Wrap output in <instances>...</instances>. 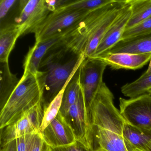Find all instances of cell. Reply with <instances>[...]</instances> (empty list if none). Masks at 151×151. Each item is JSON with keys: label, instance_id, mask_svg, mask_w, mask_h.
<instances>
[{"label": "cell", "instance_id": "cell-16", "mask_svg": "<svg viewBox=\"0 0 151 151\" xmlns=\"http://www.w3.org/2000/svg\"><path fill=\"white\" fill-rule=\"evenodd\" d=\"M105 53H125L132 54L151 53V34L121 40Z\"/></svg>", "mask_w": 151, "mask_h": 151}, {"label": "cell", "instance_id": "cell-12", "mask_svg": "<svg viewBox=\"0 0 151 151\" xmlns=\"http://www.w3.org/2000/svg\"><path fill=\"white\" fill-rule=\"evenodd\" d=\"M131 15L130 5L127 3L120 14L109 27L99 44L94 54L90 58H95L106 52L122 40Z\"/></svg>", "mask_w": 151, "mask_h": 151}, {"label": "cell", "instance_id": "cell-23", "mask_svg": "<svg viewBox=\"0 0 151 151\" xmlns=\"http://www.w3.org/2000/svg\"><path fill=\"white\" fill-rule=\"evenodd\" d=\"M17 151H52L41 137L40 132L17 139Z\"/></svg>", "mask_w": 151, "mask_h": 151}, {"label": "cell", "instance_id": "cell-5", "mask_svg": "<svg viewBox=\"0 0 151 151\" xmlns=\"http://www.w3.org/2000/svg\"><path fill=\"white\" fill-rule=\"evenodd\" d=\"M85 59L84 55L81 54L63 63L55 62L53 55L46 59L44 63L47 68L45 90L53 99L68 84Z\"/></svg>", "mask_w": 151, "mask_h": 151}, {"label": "cell", "instance_id": "cell-10", "mask_svg": "<svg viewBox=\"0 0 151 151\" xmlns=\"http://www.w3.org/2000/svg\"><path fill=\"white\" fill-rule=\"evenodd\" d=\"M20 14L15 23L21 27L22 36L33 33L51 12L45 0H22L19 1Z\"/></svg>", "mask_w": 151, "mask_h": 151}, {"label": "cell", "instance_id": "cell-24", "mask_svg": "<svg viewBox=\"0 0 151 151\" xmlns=\"http://www.w3.org/2000/svg\"><path fill=\"white\" fill-rule=\"evenodd\" d=\"M68 85L65 86L59 92L47 106L44 107V117L40 129V132H42L54 120L60 112L62 104L63 94Z\"/></svg>", "mask_w": 151, "mask_h": 151}, {"label": "cell", "instance_id": "cell-4", "mask_svg": "<svg viewBox=\"0 0 151 151\" xmlns=\"http://www.w3.org/2000/svg\"><path fill=\"white\" fill-rule=\"evenodd\" d=\"M91 11L57 9L51 12L33 32L36 43H40L62 35Z\"/></svg>", "mask_w": 151, "mask_h": 151}, {"label": "cell", "instance_id": "cell-22", "mask_svg": "<svg viewBox=\"0 0 151 151\" xmlns=\"http://www.w3.org/2000/svg\"><path fill=\"white\" fill-rule=\"evenodd\" d=\"M20 80L10 71L8 63H1V97L6 101L15 89Z\"/></svg>", "mask_w": 151, "mask_h": 151}, {"label": "cell", "instance_id": "cell-27", "mask_svg": "<svg viewBox=\"0 0 151 151\" xmlns=\"http://www.w3.org/2000/svg\"><path fill=\"white\" fill-rule=\"evenodd\" d=\"M17 2L16 0H1L0 1V19L5 18L13 6Z\"/></svg>", "mask_w": 151, "mask_h": 151}, {"label": "cell", "instance_id": "cell-32", "mask_svg": "<svg viewBox=\"0 0 151 151\" xmlns=\"http://www.w3.org/2000/svg\"><path fill=\"white\" fill-rule=\"evenodd\" d=\"M151 72V59L150 60V62H149V66H148V68H147V70H146L145 73L148 74V73H150Z\"/></svg>", "mask_w": 151, "mask_h": 151}, {"label": "cell", "instance_id": "cell-19", "mask_svg": "<svg viewBox=\"0 0 151 151\" xmlns=\"http://www.w3.org/2000/svg\"><path fill=\"white\" fill-rule=\"evenodd\" d=\"M131 15L126 29L140 24L151 17V0H128Z\"/></svg>", "mask_w": 151, "mask_h": 151}, {"label": "cell", "instance_id": "cell-34", "mask_svg": "<svg viewBox=\"0 0 151 151\" xmlns=\"http://www.w3.org/2000/svg\"><path fill=\"white\" fill-rule=\"evenodd\" d=\"M149 93V94L151 95V90H150V91H148V93Z\"/></svg>", "mask_w": 151, "mask_h": 151}, {"label": "cell", "instance_id": "cell-6", "mask_svg": "<svg viewBox=\"0 0 151 151\" xmlns=\"http://www.w3.org/2000/svg\"><path fill=\"white\" fill-rule=\"evenodd\" d=\"M64 116L72 127L77 141L93 151L91 119L83 89L77 101L70 106Z\"/></svg>", "mask_w": 151, "mask_h": 151}, {"label": "cell", "instance_id": "cell-26", "mask_svg": "<svg viewBox=\"0 0 151 151\" xmlns=\"http://www.w3.org/2000/svg\"><path fill=\"white\" fill-rule=\"evenodd\" d=\"M151 34V17L137 26L124 31L122 40Z\"/></svg>", "mask_w": 151, "mask_h": 151}, {"label": "cell", "instance_id": "cell-8", "mask_svg": "<svg viewBox=\"0 0 151 151\" xmlns=\"http://www.w3.org/2000/svg\"><path fill=\"white\" fill-rule=\"evenodd\" d=\"M120 112L126 122L151 131V95L146 93L129 99L120 98Z\"/></svg>", "mask_w": 151, "mask_h": 151}, {"label": "cell", "instance_id": "cell-29", "mask_svg": "<svg viewBox=\"0 0 151 151\" xmlns=\"http://www.w3.org/2000/svg\"><path fill=\"white\" fill-rule=\"evenodd\" d=\"M69 0H45L46 5L50 12L57 10L68 2Z\"/></svg>", "mask_w": 151, "mask_h": 151}, {"label": "cell", "instance_id": "cell-17", "mask_svg": "<svg viewBox=\"0 0 151 151\" xmlns=\"http://www.w3.org/2000/svg\"><path fill=\"white\" fill-rule=\"evenodd\" d=\"M22 36L20 26L16 23L9 24L0 29V62L8 63L9 55L16 40Z\"/></svg>", "mask_w": 151, "mask_h": 151}, {"label": "cell", "instance_id": "cell-2", "mask_svg": "<svg viewBox=\"0 0 151 151\" xmlns=\"http://www.w3.org/2000/svg\"><path fill=\"white\" fill-rule=\"evenodd\" d=\"M46 73L39 70L36 74H23L1 109V129L15 122L27 110L43 102Z\"/></svg>", "mask_w": 151, "mask_h": 151}, {"label": "cell", "instance_id": "cell-3", "mask_svg": "<svg viewBox=\"0 0 151 151\" xmlns=\"http://www.w3.org/2000/svg\"><path fill=\"white\" fill-rule=\"evenodd\" d=\"M120 1L114 2L89 12L72 27L63 32L56 46H63L66 52L76 55L83 54L90 39L105 16L114 9Z\"/></svg>", "mask_w": 151, "mask_h": 151}, {"label": "cell", "instance_id": "cell-15", "mask_svg": "<svg viewBox=\"0 0 151 151\" xmlns=\"http://www.w3.org/2000/svg\"><path fill=\"white\" fill-rule=\"evenodd\" d=\"M127 3V1H120L117 6L103 18L89 40L83 55L85 58H90L94 54L104 35L120 14Z\"/></svg>", "mask_w": 151, "mask_h": 151}, {"label": "cell", "instance_id": "cell-7", "mask_svg": "<svg viewBox=\"0 0 151 151\" xmlns=\"http://www.w3.org/2000/svg\"><path fill=\"white\" fill-rule=\"evenodd\" d=\"M42 103L27 110L15 122L1 129V147L22 136L40 132L44 117Z\"/></svg>", "mask_w": 151, "mask_h": 151}, {"label": "cell", "instance_id": "cell-21", "mask_svg": "<svg viewBox=\"0 0 151 151\" xmlns=\"http://www.w3.org/2000/svg\"><path fill=\"white\" fill-rule=\"evenodd\" d=\"M151 90V72L145 73L137 79L122 86L121 92L129 99L136 98L148 93Z\"/></svg>", "mask_w": 151, "mask_h": 151}, {"label": "cell", "instance_id": "cell-28", "mask_svg": "<svg viewBox=\"0 0 151 151\" xmlns=\"http://www.w3.org/2000/svg\"><path fill=\"white\" fill-rule=\"evenodd\" d=\"M52 151H91L90 149L86 147L81 143L77 141L73 145L60 147V148L52 149Z\"/></svg>", "mask_w": 151, "mask_h": 151}, {"label": "cell", "instance_id": "cell-9", "mask_svg": "<svg viewBox=\"0 0 151 151\" xmlns=\"http://www.w3.org/2000/svg\"><path fill=\"white\" fill-rule=\"evenodd\" d=\"M107 64L100 60L86 58L79 67L80 81L89 108L93 97L103 83Z\"/></svg>", "mask_w": 151, "mask_h": 151}, {"label": "cell", "instance_id": "cell-11", "mask_svg": "<svg viewBox=\"0 0 151 151\" xmlns=\"http://www.w3.org/2000/svg\"><path fill=\"white\" fill-rule=\"evenodd\" d=\"M40 134L52 149L68 146L77 142L72 127L60 111L54 120Z\"/></svg>", "mask_w": 151, "mask_h": 151}, {"label": "cell", "instance_id": "cell-1", "mask_svg": "<svg viewBox=\"0 0 151 151\" xmlns=\"http://www.w3.org/2000/svg\"><path fill=\"white\" fill-rule=\"evenodd\" d=\"M112 92L103 82L89 109L93 129V151H131L123 135L126 122L115 106Z\"/></svg>", "mask_w": 151, "mask_h": 151}, {"label": "cell", "instance_id": "cell-30", "mask_svg": "<svg viewBox=\"0 0 151 151\" xmlns=\"http://www.w3.org/2000/svg\"><path fill=\"white\" fill-rule=\"evenodd\" d=\"M1 151H17L16 139L1 147Z\"/></svg>", "mask_w": 151, "mask_h": 151}, {"label": "cell", "instance_id": "cell-18", "mask_svg": "<svg viewBox=\"0 0 151 151\" xmlns=\"http://www.w3.org/2000/svg\"><path fill=\"white\" fill-rule=\"evenodd\" d=\"M123 135L131 151L134 149L145 150L151 139V131L143 129L126 122Z\"/></svg>", "mask_w": 151, "mask_h": 151}, {"label": "cell", "instance_id": "cell-20", "mask_svg": "<svg viewBox=\"0 0 151 151\" xmlns=\"http://www.w3.org/2000/svg\"><path fill=\"white\" fill-rule=\"evenodd\" d=\"M82 90L79 68L68 84L64 91L60 110L63 116L66 114L70 106L77 101Z\"/></svg>", "mask_w": 151, "mask_h": 151}, {"label": "cell", "instance_id": "cell-13", "mask_svg": "<svg viewBox=\"0 0 151 151\" xmlns=\"http://www.w3.org/2000/svg\"><path fill=\"white\" fill-rule=\"evenodd\" d=\"M94 59L104 62L113 69H139L143 68L151 59V53L132 54L125 53H105Z\"/></svg>", "mask_w": 151, "mask_h": 151}, {"label": "cell", "instance_id": "cell-33", "mask_svg": "<svg viewBox=\"0 0 151 151\" xmlns=\"http://www.w3.org/2000/svg\"><path fill=\"white\" fill-rule=\"evenodd\" d=\"M132 151H146L145 150H142V149H134Z\"/></svg>", "mask_w": 151, "mask_h": 151}, {"label": "cell", "instance_id": "cell-31", "mask_svg": "<svg viewBox=\"0 0 151 151\" xmlns=\"http://www.w3.org/2000/svg\"><path fill=\"white\" fill-rule=\"evenodd\" d=\"M145 150L146 151H151V139Z\"/></svg>", "mask_w": 151, "mask_h": 151}, {"label": "cell", "instance_id": "cell-25", "mask_svg": "<svg viewBox=\"0 0 151 151\" xmlns=\"http://www.w3.org/2000/svg\"><path fill=\"white\" fill-rule=\"evenodd\" d=\"M114 0H81L69 1L57 9L67 10H84L91 11L114 2Z\"/></svg>", "mask_w": 151, "mask_h": 151}, {"label": "cell", "instance_id": "cell-14", "mask_svg": "<svg viewBox=\"0 0 151 151\" xmlns=\"http://www.w3.org/2000/svg\"><path fill=\"white\" fill-rule=\"evenodd\" d=\"M62 35L35 45L30 48L23 63V74H36L39 71L40 66L43 57L51 48L60 41Z\"/></svg>", "mask_w": 151, "mask_h": 151}]
</instances>
